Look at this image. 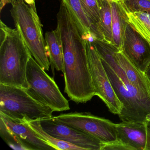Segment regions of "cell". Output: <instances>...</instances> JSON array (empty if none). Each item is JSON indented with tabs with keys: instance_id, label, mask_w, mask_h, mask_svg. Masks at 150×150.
I'll use <instances>...</instances> for the list:
<instances>
[{
	"instance_id": "obj_1",
	"label": "cell",
	"mask_w": 150,
	"mask_h": 150,
	"mask_svg": "<svg viewBox=\"0 0 150 150\" xmlns=\"http://www.w3.org/2000/svg\"><path fill=\"white\" fill-rule=\"evenodd\" d=\"M64 54V92L76 103L90 100L95 91L86 49V40L71 12L61 1L57 14Z\"/></svg>"
},
{
	"instance_id": "obj_2",
	"label": "cell",
	"mask_w": 150,
	"mask_h": 150,
	"mask_svg": "<svg viewBox=\"0 0 150 150\" xmlns=\"http://www.w3.org/2000/svg\"><path fill=\"white\" fill-rule=\"evenodd\" d=\"M32 57L20 31L0 22V84L28 88L26 75Z\"/></svg>"
},
{
	"instance_id": "obj_3",
	"label": "cell",
	"mask_w": 150,
	"mask_h": 150,
	"mask_svg": "<svg viewBox=\"0 0 150 150\" xmlns=\"http://www.w3.org/2000/svg\"><path fill=\"white\" fill-rule=\"evenodd\" d=\"M12 5L10 13L16 28L20 31L33 57L43 69L49 71L51 64L37 11L24 0H16Z\"/></svg>"
},
{
	"instance_id": "obj_4",
	"label": "cell",
	"mask_w": 150,
	"mask_h": 150,
	"mask_svg": "<svg viewBox=\"0 0 150 150\" xmlns=\"http://www.w3.org/2000/svg\"><path fill=\"white\" fill-rule=\"evenodd\" d=\"M54 111L22 88L0 84V113L27 123L49 119Z\"/></svg>"
},
{
	"instance_id": "obj_5",
	"label": "cell",
	"mask_w": 150,
	"mask_h": 150,
	"mask_svg": "<svg viewBox=\"0 0 150 150\" xmlns=\"http://www.w3.org/2000/svg\"><path fill=\"white\" fill-rule=\"evenodd\" d=\"M27 90L36 99L53 111L70 109L69 102L57 83L31 57L27 67Z\"/></svg>"
},
{
	"instance_id": "obj_6",
	"label": "cell",
	"mask_w": 150,
	"mask_h": 150,
	"mask_svg": "<svg viewBox=\"0 0 150 150\" xmlns=\"http://www.w3.org/2000/svg\"><path fill=\"white\" fill-rule=\"evenodd\" d=\"M51 118L93 136L102 143L117 139L116 124L88 112L62 114Z\"/></svg>"
},
{
	"instance_id": "obj_7",
	"label": "cell",
	"mask_w": 150,
	"mask_h": 150,
	"mask_svg": "<svg viewBox=\"0 0 150 150\" xmlns=\"http://www.w3.org/2000/svg\"><path fill=\"white\" fill-rule=\"evenodd\" d=\"M86 49L95 96H99L111 113L119 115L123 108L93 43L86 41Z\"/></svg>"
},
{
	"instance_id": "obj_8",
	"label": "cell",
	"mask_w": 150,
	"mask_h": 150,
	"mask_svg": "<svg viewBox=\"0 0 150 150\" xmlns=\"http://www.w3.org/2000/svg\"><path fill=\"white\" fill-rule=\"evenodd\" d=\"M121 51L136 68L145 73L150 64V42L128 22Z\"/></svg>"
},
{
	"instance_id": "obj_9",
	"label": "cell",
	"mask_w": 150,
	"mask_h": 150,
	"mask_svg": "<svg viewBox=\"0 0 150 150\" xmlns=\"http://www.w3.org/2000/svg\"><path fill=\"white\" fill-rule=\"evenodd\" d=\"M41 123L46 132L59 139L84 150H101L102 142L100 140L77 129L51 118L42 120Z\"/></svg>"
},
{
	"instance_id": "obj_10",
	"label": "cell",
	"mask_w": 150,
	"mask_h": 150,
	"mask_svg": "<svg viewBox=\"0 0 150 150\" xmlns=\"http://www.w3.org/2000/svg\"><path fill=\"white\" fill-rule=\"evenodd\" d=\"M146 122H122L116 124L117 139L132 150H145L146 144Z\"/></svg>"
},
{
	"instance_id": "obj_11",
	"label": "cell",
	"mask_w": 150,
	"mask_h": 150,
	"mask_svg": "<svg viewBox=\"0 0 150 150\" xmlns=\"http://www.w3.org/2000/svg\"><path fill=\"white\" fill-rule=\"evenodd\" d=\"M0 119L20 139L27 150H55L48 143L40 138L27 123L14 121L2 113H0Z\"/></svg>"
},
{
	"instance_id": "obj_12",
	"label": "cell",
	"mask_w": 150,
	"mask_h": 150,
	"mask_svg": "<svg viewBox=\"0 0 150 150\" xmlns=\"http://www.w3.org/2000/svg\"><path fill=\"white\" fill-rule=\"evenodd\" d=\"M115 56L129 82L141 93L150 96V86L144 74L136 68L120 50L116 52Z\"/></svg>"
},
{
	"instance_id": "obj_13",
	"label": "cell",
	"mask_w": 150,
	"mask_h": 150,
	"mask_svg": "<svg viewBox=\"0 0 150 150\" xmlns=\"http://www.w3.org/2000/svg\"><path fill=\"white\" fill-rule=\"evenodd\" d=\"M65 4L77 23L82 33L84 40H87L91 35L97 40H104L102 34L91 23L81 7L80 0H62Z\"/></svg>"
},
{
	"instance_id": "obj_14",
	"label": "cell",
	"mask_w": 150,
	"mask_h": 150,
	"mask_svg": "<svg viewBox=\"0 0 150 150\" xmlns=\"http://www.w3.org/2000/svg\"><path fill=\"white\" fill-rule=\"evenodd\" d=\"M110 4L112 13V44L121 50L125 27L128 23V17L121 1L111 2Z\"/></svg>"
},
{
	"instance_id": "obj_15",
	"label": "cell",
	"mask_w": 150,
	"mask_h": 150,
	"mask_svg": "<svg viewBox=\"0 0 150 150\" xmlns=\"http://www.w3.org/2000/svg\"><path fill=\"white\" fill-rule=\"evenodd\" d=\"M46 48L51 65L64 72V54L60 36L57 29L45 34Z\"/></svg>"
},
{
	"instance_id": "obj_16",
	"label": "cell",
	"mask_w": 150,
	"mask_h": 150,
	"mask_svg": "<svg viewBox=\"0 0 150 150\" xmlns=\"http://www.w3.org/2000/svg\"><path fill=\"white\" fill-rule=\"evenodd\" d=\"M27 123L40 138L48 143L55 150H84L81 147L59 139L47 133L43 129L40 120L31 121Z\"/></svg>"
},
{
	"instance_id": "obj_17",
	"label": "cell",
	"mask_w": 150,
	"mask_h": 150,
	"mask_svg": "<svg viewBox=\"0 0 150 150\" xmlns=\"http://www.w3.org/2000/svg\"><path fill=\"white\" fill-rule=\"evenodd\" d=\"M97 1L100 10V30L103 35L104 40L112 44L113 36L111 4L107 0Z\"/></svg>"
},
{
	"instance_id": "obj_18",
	"label": "cell",
	"mask_w": 150,
	"mask_h": 150,
	"mask_svg": "<svg viewBox=\"0 0 150 150\" xmlns=\"http://www.w3.org/2000/svg\"><path fill=\"white\" fill-rule=\"evenodd\" d=\"M126 12L128 23L150 42V14L144 12Z\"/></svg>"
},
{
	"instance_id": "obj_19",
	"label": "cell",
	"mask_w": 150,
	"mask_h": 150,
	"mask_svg": "<svg viewBox=\"0 0 150 150\" xmlns=\"http://www.w3.org/2000/svg\"><path fill=\"white\" fill-rule=\"evenodd\" d=\"M80 2L83 11L91 23L102 34L100 28V10L97 0H80Z\"/></svg>"
},
{
	"instance_id": "obj_20",
	"label": "cell",
	"mask_w": 150,
	"mask_h": 150,
	"mask_svg": "<svg viewBox=\"0 0 150 150\" xmlns=\"http://www.w3.org/2000/svg\"><path fill=\"white\" fill-rule=\"evenodd\" d=\"M0 135L3 140L13 149L27 150L21 141L8 128L1 119H0Z\"/></svg>"
},
{
	"instance_id": "obj_21",
	"label": "cell",
	"mask_w": 150,
	"mask_h": 150,
	"mask_svg": "<svg viewBox=\"0 0 150 150\" xmlns=\"http://www.w3.org/2000/svg\"><path fill=\"white\" fill-rule=\"evenodd\" d=\"M121 2L127 12H144L150 14V0H122Z\"/></svg>"
},
{
	"instance_id": "obj_22",
	"label": "cell",
	"mask_w": 150,
	"mask_h": 150,
	"mask_svg": "<svg viewBox=\"0 0 150 150\" xmlns=\"http://www.w3.org/2000/svg\"><path fill=\"white\" fill-rule=\"evenodd\" d=\"M132 150L130 147L116 139L108 143H102L101 150Z\"/></svg>"
},
{
	"instance_id": "obj_23",
	"label": "cell",
	"mask_w": 150,
	"mask_h": 150,
	"mask_svg": "<svg viewBox=\"0 0 150 150\" xmlns=\"http://www.w3.org/2000/svg\"><path fill=\"white\" fill-rule=\"evenodd\" d=\"M146 144L145 150H150V121H146Z\"/></svg>"
},
{
	"instance_id": "obj_24",
	"label": "cell",
	"mask_w": 150,
	"mask_h": 150,
	"mask_svg": "<svg viewBox=\"0 0 150 150\" xmlns=\"http://www.w3.org/2000/svg\"><path fill=\"white\" fill-rule=\"evenodd\" d=\"M0 11L1 12L2 9L7 4H13L16 0H0Z\"/></svg>"
},
{
	"instance_id": "obj_25",
	"label": "cell",
	"mask_w": 150,
	"mask_h": 150,
	"mask_svg": "<svg viewBox=\"0 0 150 150\" xmlns=\"http://www.w3.org/2000/svg\"><path fill=\"white\" fill-rule=\"evenodd\" d=\"M27 4H28L30 6L32 7L34 10L37 11L36 8L35 2V0H24Z\"/></svg>"
},
{
	"instance_id": "obj_26",
	"label": "cell",
	"mask_w": 150,
	"mask_h": 150,
	"mask_svg": "<svg viewBox=\"0 0 150 150\" xmlns=\"http://www.w3.org/2000/svg\"><path fill=\"white\" fill-rule=\"evenodd\" d=\"M144 74L150 86V64L146 71L145 72Z\"/></svg>"
},
{
	"instance_id": "obj_27",
	"label": "cell",
	"mask_w": 150,
	"mask_h": 150,
	"mask_svg": "<svg viewBox=\"0 0 150 150\" xmlns=\"http://www.w3.org/2000/svg\"><path fill=\"white\" fill-rule=\"evenodd\" d=\"M146 121H150V113H148L146 116Z\"/></svg>"
},
{
	"instance_id": "obj_28",
	"label": "cell",
	"mask_w": 150,
	"mask_h": 150,
	"mask_svg": "<svg viewBox=\"0 0 150 150\" xmlns=\"http://www.w3.org/2000/svg\"><path fill=\"white\" fill-rule=\"evenodd\" d=\"M110 3H111L113 2H118L119 1H121L120 0H107Z\"/></svg>"
},
{
	"instance_id": "obj_29",
	"label": "cell",
	"mask_w": 150,
	"mask_h": 150,
	"mask_svg": "<svg viewBox=\"0 0 150 150\" xmlns=\"http://www.w3.org/2000/svg\"><path fill=\"white\" fill-rule=\"evenodd\" d=\"M120 1H122V0H120Z\"/></svg>"
}]
</instances>
